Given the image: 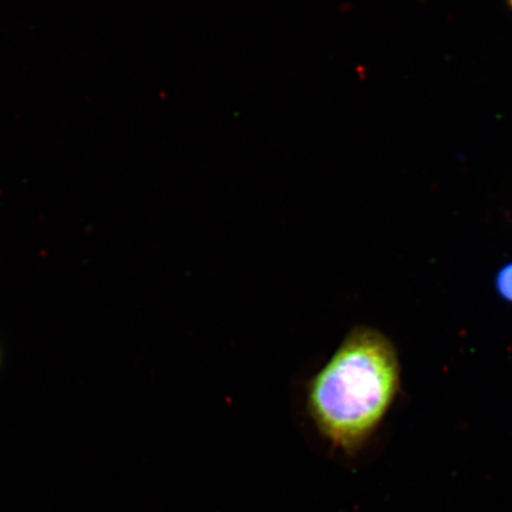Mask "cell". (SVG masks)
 I'll use <instances>...</instances> for the list:
<instances>
[{"mask_svg":"<svg viewBox=\"0 0 512 512\" xmlns=\"http://www.w3.org/2000/svg\"><path fill=\"white\" fill-rule=\"evenodd\" d=\"M400 383L394 344L379 330L355 326L307 382V416L332 450L355 457L386 419Z\"/></svg>","mask_w":512,"mask_h":512,"instance_id":"cell-1","label":"cell"},{"mask_svg":"<svg viewBox=\"0 0 512 512\" xmlns=\"http://www.w3.org/2000/svg\"><path fill=\"white\" fill-rule=\"evenodd\" d=\"M496 291L505 302L512 304V261L499 268L495 278Z\"/></svg>","mask_w":512,"mask_h":512,"instance_id":"cell-2","label":"cell"},{"mask_svg":"<svg viewBox=\"0 0 512 512\" xmlns=\"http://www.w3.org/2000/svg\"><path fill=\"white\" fill-rule=\"evenodd\" d=\"M0 362H2V355H0Z\"/></svg>","mask_w":512,"mask_h":512,"instance_id":"cell-3","label":"cell"},{"mask_svg":"<svg viewBox=\"0 0 512 512\" xmlns=\"http://www.w3.org/2000/svg\"><path fill=\"white\" fill-rule=\"evenodd\" d=\"M510 5H511V8H512V3Z\"/></svg>","mask_w":512,"mask_h":512,"instance_id":"cell-4","label":"cell"}]
</instances>
